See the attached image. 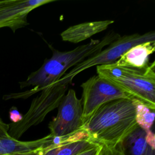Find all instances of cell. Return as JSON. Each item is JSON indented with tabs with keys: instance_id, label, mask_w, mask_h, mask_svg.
Segmentation results:
<instances>
[{
	"instance_id": "cell-1",
	"label": "cell",
	"mask_w": 155,
	"mask_h": 155,
	"mask_svg": "<svg viewBox=\"0 0 155 155\" xmlns=\"http://www.w3.org/2000/svg\"><path fill=\"white\" fill-rule=\"evenodd\" d=\"M120 36L119 34L111 31L106 35L101 41L91 39L89 43L79 45L67 51H60L51 47L53 52L52 56L49 59H46L42 66L32 72L25 81L19 82L21 88L30 86H33L34 88L24 93L4 95V99L27 98L41 91L59 80L65 75L68 69L84 61L85 58L99 53L103 48L117 39Z\"/></svg>"
},
{
	"instance_id": "cell-2",
	"label": "cell",
	"mask_w": 155,
	"mask_h": 155,
	"mask_svg": "<svg viewBox=\"0 0 155 155\" xmlns=\"http://www.w3.org/2000/svg\"><path fill=\"white\" fill-rule=\"evenodd\" d=\"M136 99H119L102 105L84 124L88 140L99 145L117 147L138 125Z\"/></svg>"
},
{
	"instance_id": "cell-3",
	"label": "cell",
	"mask_w": 155,
	"mask_h": 155,
	"mask_svg": "<svg viewBox=\"0 0 155 155\" xmlns=\"http://www.w3.org/2000/svg\"><path fill=\"white\" fill-rule=\"evenodd\" d=\"M97 75L129 94L133 99L155 110V63L143 68L117 65H98Z\"/></svg>"
},
{
	"instance_id": "cell-4",
	"label": "cell",
	"mask_w": 155,
	"mask_h": 155,
	"mask_svg": "<svg viewBox=\"0 0 155 155\" xmlns=\"http://www.w3.org/2000/svg\"><path fill=\"white\" fill-rule=\"evenodd\" d=\"M72 81L61 78L59 80L41 90L33 99L27 112L19 122L8 124V134L18 139L30 128L41 123L50 112L58 108Z\"/></svg>"
},
{
	"instance_id": "cell-5",
	"label": "cell",
	"mask_w": 155,
	"mask_h": 155,
	"mask_svg": "<svg viewBox=\"0 0 155 155\" xmlns=\"http://www.w3.org/2000/svg\"><path fill=\"white\" fill-rule=\"evenodd\" d=\"M153 41H155V33L154 31L147 32L142 35L134 33L120 36L117 39L109 44L104 50H102L96 54L87 58L74 66L63 77L72 81L78 74L93 66L114 64L126 51L133 46Z\"/></svg>"
},
{
	"instance_id": "cell-6",
	"label": "cell",
	"mask_w": 155,
	"mask_h": 155,
	"mask_svg": "<svg viewBox=\"0 0 155 155\" xmlns=\"http://www.w3.org/2000/svg\"><path fill=\"white\" fill-rule=\"evenodd\" d=\"M81 86L84 125L104 104L119 99H133L117 86L98 75L91 76Z\"/></svg>"
},
{
	"instance_id": "cell-7",
	"label": "cell",
	"mask_w": 155,
	"mask_h": 155,
	"mask_svg": "<svg viewBox=\"0 0 155 155\" xmlns=\"http://www.w3.org/2000/svg\"><path fill=\"white\" fill-rule=\"evenodd\" d=\"M58 108L56 116L48 125L50 134L54 137H61L84 130L81 100L77 97L73 89L68 90Z\"/></svg>"
},
{
	"instance_id": "cell-8",
	"label": "cell",
	"mask_w": 155,
	"mask_h": 155,
	"mask_svg": "<svg viewBox=\"0 0 155 155\" xmlns=\"http://www.w3.org/2000/svg\"><path fill=\"white\" fill-rule=\"evenodd\" d=\"M56 0L0 1V28L8 27L13 32L28 24L27 16L33 10Z\"/></svg>"
},
{
	"instance_id": "cell-9",
	"label": "cell",
	"mask_w": 155,
	"mask_h": 155,
	"mask_svg": "<svg viewBox=\"0 0 155 155\" xmlns=\"http://www.w3.org/2000/svg\"><path fill=\"white\" fill-rule=\"evenodd\" d=\"M113 22V20H104L79 24L65 30L61 33V36L64 41L79 43L105 30Z\"/></svg>"
},
{
	"instance_id": "cell-10",
	"label": "cell",
	"mask_w": 155,
	"mask_h": 155,
	"mask_svg": "<svg viewBox=\"0 0 155 155\" xmlns=\"http://www.w3.org/2000/svg\"><path fill=\"white\" fill-rule=\"evenodd\" d=\"M155 50V41L133 46L114 63L117 65L143 68L149 65V56Z\"/></svg>"
},
{
	"instance_id": "cell-11",
	"label": "cell",
	"mask_w": 155,
	"mask_h": 155,
	"mask_svg": "<svg viewBox=\"0 0 155 155\" xmlns=\"http://www.w3.org/2000/svg\"><path fill=\"white\" fill-rule=\"evenodd\" d=\"M124 155H155V148L147 141L146 131L137 126L117 145Z\"/></svg>"
},
{
	"instance_id": "cell-12",
	"label": "cell",
	"mask_w": 155,
	"mask_h": 155,
	"mask_svg": "<svg viewBox=\"0 0 155 155\" xmlns=\"http://www.w3.org/2000/svg\"><path fill=\"white\" fill-rule=\"evenodd\" d=\"M97 145L88 139L62 143L53 147L44 155H78Z\"/></svg>"
},
{
	"instance_id": "cell-13",
	"label": "cell",
	"mask_w": 155,
	"mask_h": 155,
	"mask_svg": "<svg viewBox=\"0 0 155 155\" xmlns=\"http://www.w3.org/2000/svg\"><path fill=\"white\" fill-rule=\"evenodd\" d=\"M154 111L138 102L136 107V121L139 127L145 131L151 130L154 119Z\"/></svg>"
},
{
	"instance_id": "cell-14",
	"label": "cell",
	"mask_w": 155,
	"mask_h": 155,
	"mask_svg": "<svg viewBox=\"0 0 155 155\" xmlns=\"http://www.w3.org/2000/svg\"><path fill=\"white\" fill-rule=\"evenodd\" d=\"M97 155H124L117 147H110L101 145V149Z\"/></svg>"
},
{
	"instance_id": "cell-15",
	"label": "cell",
	"mask_w": 155,
	"mask_h": 155,
	"mask_svg": "<svg viewBox=\"0 0 155 155\" xmlns=\"http://www.w3.org/2000/svg\"><path fill=\"white\" fill-rule=\"evenodd\" d=\"M23 115L19 111L16 107H12L9 110V117L12 123L16 124L22 119Z\"/></svg>"
},
{
	"instance_id": "cell-16",
	"label": "cell",
	"mask_w": 155,
	"mask_h": 155,
	"mask_svg": "<svg viewBox=\"0 0 155 155\" xmlns=\"http://www.w3.org/2000/svg\"><path fill=\"white\" fill-rule=\"evenodd\" d=\"M59 143H56V144L51 145L50 147H48L47 148L37 150H35V151H31V152H27V153H19V154H9V155H44L48 150H50L53 147H55L56 145H58Z\"/></svg>"
},
{
	"instance_id": "cell-17",
	"label": "cell",
	"mask_w": 155,
	"mask_h": 155,
	"mask_svg": "<svg viewBox=\"0 0 155 155\" xmlns=\"http://www.w3.org/2000/svg\"><path fill=\"white\" fill-rule=\"evenodd\" d=\"M9 129L8 124H5L0 117V139L8 135V131Z\"/></svg>"
},
{
	"instance_id": "cell-18",
	"label": "cell",
	"mask_w": 155,
	"mask_h": 155,
	"mask_svg": "<svg viewBox=\"0 0 155 155\" xmlns=\"http://www.w3.org/2000/svg\"><path fill=\"white\" fill-rule=\"evenodd\" d=\"M100 149H101V145H97L92 148H90L84 152H82L79 154L78 155H97Z\"/></svg>"
}]
</instances>
